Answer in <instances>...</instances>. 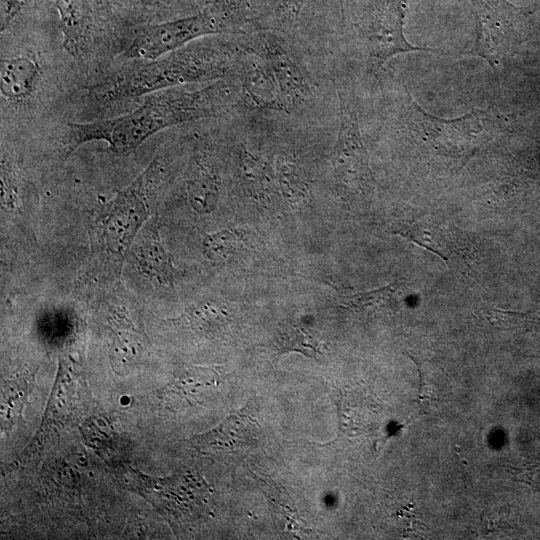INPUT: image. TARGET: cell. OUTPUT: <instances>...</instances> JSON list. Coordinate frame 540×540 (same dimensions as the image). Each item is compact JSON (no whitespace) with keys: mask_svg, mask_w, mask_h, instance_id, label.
<instances>
[{"mask_svg":"<svg viewBox=\"0 0 540 540\" xmlns=\"http://www.w3.org/2000/svg\"><path fill=\"white\" fill-rule=\"evenodd\" d=\"M394 294L393 285L367 292L360 293L344 299V304L347 307L364 309L368 307H379L387 304Z\"/></svg>","mask_w":540,"mask_h":540,"instance_id":"cell-23","label":"cell"},{"mask_svg":"<svg viewBox=\"0 0 540 540\" xmlns=\"http://www.w3.org/2000/svg\"><path fill=\"white\" fill-rule=\"evenodd\" d=\"M162 173L155 158L149 166L104 207L98 222L102 248L122 259L149 215V199Z\"/></svg>","mask_w":540,"mask_h":540,"instance_id":"cell-3","label":"cell"},{"mask_svg":"<svg viewBox=\"0 0 540 540\" xmlns=\"http://www.w3.org/2000/svg\"><path fill=\"white\" fill-rule=\"evenodd\" d=\"M476 14L475 53L495 68L506 55L513 33V9L505 0H469Z\"/></svg>","mask_w":540,"mask_h":540,"instance_id":"cell-9","label":"cell"},{"mask_svg":"<svg viewBox=\"0 0 540 540\" xmlns=\"http://www.w3.org/2000/svg\"><path fill=\"white\" fill-rule=\"evenodd\" d=\"M189 320L195 330L214 334L229 325L230 314L221 304L206 302L190 312Z\"/></svg>","mask_w":540,"mask_h":540,"instance_id":"cell-21","label":"cell"},{"mask_svg":"<svg viewBox=\"0 0 540 540\" xmlns=\"http://www.w3.org/2000/svg\"><path fill=\"white\" fill-rule=\"evenodd\" d=\"M42 76L41 65L33 54L21 53L1 60L0 92L6 102L22 103L36 91Z\"/></svg>","mask_w":540,"mask_h":540,"instance_id":"cell-12","label":"cell"},{"mask_svg":"<svg viewBox=\"0 0 540 540\" xmlns=\"http://www.w3.org/2000/svg\"><path fill=\"white\" fill-rule=\"evenodd\" d=\"M251 50L267 64L278 85L284 110L304 104L311 94L308 73L285 41L271 33L256 37Z\"/></svg>","mask_w":540,"mask_h":540,"instance_id":"cell-7","label":"cell"},{"mask_svg":"<svg viewBox=\"0 0 540 540\" xmlns=\"http://www.w3.org/2000/svg\"><path fill=\"white\" fill-rule=\"evenodd\" d=\"M257 440V423L244 412L238 411L222 423L198 435L195 447L206 454H239L253 446Z\"/></svg>","mask_w":540,"mask_h":540,"instance_id":"cell-10","label":"cell"},{"mask_svg":"<svg viewBox=\"0 0 540 540\" xmlns=\"http://www.w3.org/2000/svg\"><path fill=\"white\" fill-rule=\"evenodd\" d=\"M134 258L139 271L160 284H171L178 275L155 227L142 233L134 248Z\"/></svg>","mask_w":540,"mask_h":540,"instance_id":"cell-13","label":"cell"},{"mask_svg":"<svg viewBox=\"0 0 540 540\" xmlns=\"http://www.w3.org/2000/svg\"><path fill=\"white\" fill-rule=\"evenodd\" d=\"M240 170L244 184L252 192L265 193L271 189L273 179L270 168L245 147L240 153Z\"/></svg>","mask_w":540,"mask_h":540,"instance_id":"cell-19","label":"cell"},{"mask_svg":"<svg viewBox=\"0 0 540 540\" xmlns=\"http://www.w3.org/2000/svg\"><path fill=\"white\" fill-rule=\"evenodd\" d=\"M225 79L187 89L174 87L148 94L135 109L123 115L68 124L71 148L90 141H105L120 154L134 151L155 133L169 127L215 116L230 108L241 93Z\"/></svg>","mask_w":540,"mask_h":540,"instance_id":"cell-1","label":"cell"},{"mask_svg":"<svg viewBox=\"0 0 540 540\" xmlns=\"http://www.w3.org/2000/svg\"><path fill=\"white\" fill-rule=\"evenodd\" d=\"M240 86L244 99L256 108L284 110L275 78L265 61L249 47L240 64Z\"/></svg>","mask_w":540,"mask_h":540,"instance_id":"cell-11","label":"cell"},{"mask_svg":"<svg viewBox=\"0 0 540 540\" xmlns=\"http://www.w3.org/2000/svg\"><path fill=\"white\" fill-rule=\"evenodd\" d=\"M407 0H369L355 24L359 44L372 66L402 52L432 50L411 45L403 33Z\"/></svg>","mask_w":540,"mask_h":540,"instance_id":"cell-5","label":"cell"},{"mask_svg":"<svg viewBox=\"0 0 540 540\" xmlns=\"http://www.w3.org/2000/svg\"><path fill=\"white\" fill-rule=\"evenodd\" d=\"M139 492L163 514L179 522L197 518L207 501L206 483L191 473L151 478L136 473Z\"/></svg>","mask_w":540,"mask_h":540,"instance_id":"cell-6","label":"cell"},{"mask_svg":"<svg viewBox=\"0 0 540 540\" xmlns=\"http://www.w3.org/2000/svg\"><path fill=\"white\" fill-rule=\"evenodd\" d=\"M63 43L68 52L80 54L87 45L92 26L88 0H56Z\"/></svg>","mask_w":540,"mask_h":540,"instance_id":"cell-14","label":"cell"},{"mask_svg":"<svg viewBox=\"0 0 540 540\" xmlns=\"http://www.w3.org/2000/svg\"><path fill=\"white\" fill-rule=\"evenodd\" d=\"M186 191L189 203L196 212L210 213L218 201L219 177L212 167L199 164L186 182Z\"/></svg>","mask_w":540,"mask_h":540,"instance_id":"cell-16","label":"cell"},{"mask_svg":"<svg viewBox=\"0 0 540 540\" xmlns=\"http://www.w3.org/2000/svg\"><path fill=\"white\" fill-rule=\"evenodd\" d=\"M21 381L8 383L3 392L2 401V419L5 424H12L15 418L20 415L25 394L28 389L26 383L20 384Z\"/></svg>","mask_w":540,"mask_h":540,"instance_id":"cell-22","label":"cell"},{"mask_svg":"<svg viewBox=\"0 0 540 540\" xmlns=\"http://www.w3.org/2000/svg\"><path fill=\"white\" fill-rule=\"evenodd\" d=\"M144 342L140 332L130 324L117 326L110 335L108 352L114 371L124 375L129 373L140 361Z\"/></svg>","mask_w":540,"mask_h":540,"instance_id":"cell-15","label":"cell"},{"mask_svg":"<svg viewBox=\"0 0 540 540\" xmlns=\"http://www.w3.org/2000/svg\"><path fill=\"white\" fill-rule=\"evenodd\" d=\"M26 3L27 0H1V32L11 25Z\"/></svg>","mask_w":540,"mask_h":540,"instance_id":"cell-24","label":"cell"},{"mask_svg":"<svg viewBox=\"0 0 540 540\" xmlns=\"http://www.w3.org/2000/svg\"><path fill=\"white\" fill-rule=\"evenodd\" d=\"M217 376V373L209 368L190 367L181 370L165 388L164 398L189 400L202 389H207L217 382Z\"/></svg>","mask_w":540,"mask_h":540,"instance_id":"cell-17","label":"cell"},{"mask_svg":"<svg viewBox=\"0 0 540 540\" xmlns=\"http://www.w3.org/2000/svg\"><path fill=\"white\" fill-rule=\"evenodd\" d=\"M220 11H204L176 20L147 25L129 42L125 54L141 61L175 51L198 38L228 32L232 28Z\"/></svg>","mask_w":540,"mask_h":540,"instance_id":"cell-4","label":"cell"},{"mask_svg":"<svg viewBox=\"0 0 540 540\" xmlns=\"http://www.w3.org/2000/svg\"><path fill=\"white\" fill-rule=\"evenodd\" d=\"M245 247L242 237L234 231L223 230L207 236L203 241L205 256L214 262L231 259Z\"/></svg>","mask_w":540,"mask_h":540,"instance_id":"cell-20","label":"cell"},{"mask_svg":"<svg viewBox=\"0 0 540 540\" xmlns=\"http://www.w3.org/2000/svg\"><path fill=\"white\" fill-rule=\"evenodd\" d=\"M340 129L333 155L335 178L348 193L364 192L372 180L356 113L340 99Z\"/></svg>","mask_w":540,"mask_h":540,"instance_id":"cell-8","label":"cell"},{"mask_svg":"<svg viewBox=\"0 0 540 540\" xmlns=\"http://www.w3.org/2000/svg\"><path fill=\"white\" fill-rule=\"evenodd\" d=\"M305 2L306 0H277L281 17L288 22L297 20Z\"/></svg>","mask_w":540,"mask_h":540,"instance_id":"cell-25","label":"cell"},{"mask_svg":"<svg viewBox=\"0 0 540 540\" xmlns=\"http://www.w3.org/2000/svg\"><path fill=\"white\" fill-rule=\"evenodd\" d=\"M242 52L224 41H193L152 60L126 67L88 90L98 104H107L154 92L227 77Z\"/></svg>","mask_w":540,"mask_h":540,"instance_id":"cell-2","label":"cell"},{"mask_svg":"<svg viewBox=\"0 0 540 540\" xmlns=\"http://www.w3.org/2000/svg\"><path fill=\"white\" fill-rule=\"evenodd\" d=\"M279 353L298 352L306 357L317 358L321 354L318 339L302 325L286 321L280 325L277 335Z\"/></svg>","mask_w":540,"mask_h":540,"instance_id":"cell-18","label":"cell"}]
</instances>
